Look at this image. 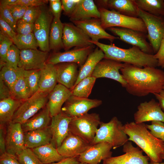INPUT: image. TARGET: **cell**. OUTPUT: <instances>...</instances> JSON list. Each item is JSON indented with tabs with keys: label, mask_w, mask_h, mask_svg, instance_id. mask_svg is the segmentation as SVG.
<instances>
[{
	"label": "cell",
	"mask_w": 164,
	"mask_h": 164,
	"mask_svg": "<svg viewBox=\"0 0 164 164\" xmlns=\"http://www.w3.org/2000/svg\"><path fill=\"white\" fill-rule=\"evenodd\" d=\"M78 164H87L86 163H85L80 162Z\"/></svg>",
	"instance_id": "be15d7a7"
},
{
	"label": "cell",
	"mask_w": 164,
	"mask_h": 164,
	"mask_svg": "<svg viewBox=\"0 0 164 164\" xmlns=\"http://www.w3.org/2000/svg\"><path fill=\"white\" fill-rule=\"evenodd\" d=\"M154 57L158 61L157 67L164 68V39L162 40L159 49Z\"/></svg>",
	"instance_id": "db71d44e"
},
{
	"label": "cell",
	"mask_w": 164,
	"mask_h": 164,
	"mask_svg": "<svg viewBox=\"0 0 164 164\" xmlns=\"http://www.w3.org/2000/svg\"><path fill=\"white\" fill-rule=\"evenodd\" d=\"M161 157L162 159H164V153L161 155Z\"/></svg>",
	"instance_id": "6125c7cd"
},
{
	"label": "cell",
	"mask_w": 164,
	"mask_h": 164,
	"mask_svg": "<svg viewBox=\"0 0 164 164\" xmlns=\"http://www.w3.org/2000/svg\"><path fill=\"white\" fill-rule=\"evenodd\" d=\"M20 50L14 44L9 48L6 58V65L17 68L20 60Z\"/></svg>",
	"instance_id": "b9f144b4"
},
{
	"label": "cell",
	"mask_w": 164,
	"mask_h": 164,
	"mask_svg": "<svg viewBox=\"0 0 164 164\" xmlns=\"http://www.w3.org/2000/svg\"><path fill=\"white\" fill-rule=\"evenodd\" d=\"M41 70H24V75L27 80L31 96L38 90Z\"/></svg>",
	"instance_id": "f35d334b"
},
{
	"label": "cell",
	"mask_w": 164,
	"mask_h": 164,
	"mask_svg": "<svg viewBox=\"0 0 164 164\" xmlns=\"http://www.w3.org/2000/svg\"><path fill=\"white\" fill-rule=\"evenodd\" d=\"M91 39L80 28L73 23H63L62 41L63 48L68 50L73 47H81L91 45Z\"/></svg>",
	"instance_id": "4fadbf2b"
},
{
	"label": "cell",
	"mask_w": 164,
	"mask_h": 164,
	"mask_svg": "<svg viewBox=\"0 0 164 164\" xmlns=\"http://www.w3.org/2000/svg\"><path fill=\"white\" fill-rule=\"evenodd\" d=\"M52 134L49 126L45 128L24 132L26 148L33 149L51 143Z\"/></svg>",
	"instance_id": "4316f807"
},
{
	"label": "cell",
	"mask_w": 164,
	"mask_h": 164,
	"mask_svg": "<svg viewBox=\"0 0 164 164\" xmlns=\"http://www.w3.org/2000/svg\"><path fill=\"white\" fill-rule=\"evenodd\" d=\"M96 79L95 77L91 76L82 80L71 90L72 95L80 97L88 98Z\"/></svg>",
	"instance_id": "8d00e7d4"
},
{
	"label": "cell",
	"mask_w": 164,
	"mask_h": 164,
	"mask_svg": "<svg viewBox=\"0 0 164 164\" xmlns=\"http://www.w3.org/2000/svg\"><path fill=\"white\" fill-rule=\"evenodd\" d=\"M150 133L155 137L164 142V123L160 121H151L150 125L146 124Z\"/></svg>",
	"instance_id": "7bdbcfd3"
},
{
	"label": "cell",
	"mask_w": 164,
	"mask_h": 164,
	"mask_svg": "<svg viewBox=\"0 0 164 164\" xmlns=\"http://www.w3.org/2000/svg\"><path fill=\"white\" fill-rule=\"evenodd\" d=\"M17 0H1L0 5L3 6H10L15 5Z\"/></svg>",
	"instance_id": "91938a15"
},
{
	"label": "cell",
	"mask_w": 164,
	"mask_h": 164,
	"mask_svg": "<svg viewBox=\"0 0 164 164\" xmlns=\"http://www.w3.org/2000/svg\"><path fill=\"white\" fill-rule=\"evenodd\" d=\"M12 40L0 33V67L6 64V58L10 47L13 44Z\"/></svg>",
	"instance_id": "60d3db41"
},
{
	"label": "cell",
	"mask_w": 164,
	"mask_h": 164,
	"mask_svg": "<svg viewBox=\"0 0 164 164\" xmlns=\"http://www.w3.org/2000/svg\"><path fill=\"white\" fill-rule=\"evenodd\" d=\"M0 17L9 25L15 32L17 21L14 18L7 6L0 5Z\"/></svg>",
	"instance_id": "bcb514c9"
},
{
	"label": "cell",
	"mask_w": 164,
	"mask_h": 164,
	"mask_svg": "<svg viewBox=\"0 0 164 164\" xmlns=\"http://www.w3.org/2000/svg\"><path fill=\"white\" fill-rule=\"evenodd\" d=\"M0 164H21L15 155L7 152L0 155Z\"/></svg>",
	"instance_id": "816d5d0a"
},
{
	"label": "cell",
	"mask_w": 164,
	"mask_h": 164,
	"mask_svg": "<svg viewBox=\"0 0 164 164\" xmlns=\"http://www.w3.org/2000/svg\"><path fill=\"white\" fill-rule=\"evenodd\" d=\"M134 122L136 123L154 121L164 123V112L159 102L153 98L140 103L134 114Z\"/></svg>",
	"instance_id": "2e32d148"
},
{
	"label": "cell",
	"mask_w": 164,
	"mask_h": 164,
	"mask_svg": "<svg viewBox=\"0 0 164 164\" xmlns=\"http://www.w3.org/2000/svg\"><path fill=\"white\" fill-rule=\"evenodd\" d=\"M101 100L80 97L72 95L66 101L61 111L69 117H78L86 113L91 109L99 106Z\"/></svg>",
	"instance_id": "5bb4252c"
},
{
	"label": "cell",
	"mask_w": 164,
	"mask_h": 164,
	"mask_svg": "<svg viewBox=\"0 0 164 164\" xmlns=\"http://www.w3.org/2000/svg\"><path fill=\"white\" fill-rule=\"evenodd\" d=\"M55 65L57 82L71 91L78 77L79 66L73 63H63Z\"/></svg>",
	"instance_id": "cb8c5ba5"
},
{
	"label": "cell",
	"mask_w": 164,
	"mask_h": 164,
	"mask_svg": "<svg viewBox=\"0 0 164 164\" xmlns=\"http://www.w3.org/2000/svg\"><path fill=\"white\" fill-rule=\"evenodd\" d=\"M79 155L65 158L59 162L48 164H78L80 163L78 161Z\"/></svg>",
	"instance_id": "6f0895ef"
},
{
	"label": "cell",
	"mask_w": 164,
	"mask_h": 164,
	"mask_svg": "<svg viewBox=\"0 0 164 164\" xmlns=\"http://www.w3.org/2000/svg\"><path fill=\"white\" fill-rule=\"evenodd\" d=\"M120 71L129 94L138 97L159 93L164 87V71L156 67H140L125 63Z\"/></svg>",
	"instance_id": "6da1fadb"
},
{
	"label": "cell",
	"mask_w": 164,
	"mask_h": 164,
	"mask_svg": "<svg viewBox=\"0 0 164 164\" xmlns=\"http://www.w3.org/2000/svg\"><path fill=\"white\" fill-rule=\"evenodd\" d=\"M149 164H164V162H159V163H154L152 162H149Z\"/></svg>",
	"instance_id": "94428289"
},
{
	"label": "cell",
	"mask_w": 164,
	"mask_h": 164,
	"mask_svg": "<svg viewBox=\"0 0 164 164\" xmlns=\"http://www.w3.org/2000/svg\"><path fill=\"white\" fill-rule=\"evenodd\" d=\"M49 94L37 91L23 101L15 113L12 122L22 124L33 117L46 105Z\"/></svg>",
	"instance_id": "52a82bcc"
},
{
	"label": "cell",
	"mask_w": 164,
	"mask_h": 164,
	"mask_svg": "<svg viewBox=\"0 0 164 164\" xmlns=\"http://www.w3.org/2000/svg\"><path fill=\"white\" fill-rule=\"evenodd\" d=\"M34 24L27 22L22 19L17 21L16 32L17 34L26 35L33 33Z\"/></svg>",
	"instance_id": "7dc6e473"
},
{
	"label": "cell",
	"mask_w": 164,
	"mask_h": 164,
	"mask_svg": "<svg viewBox=\"0 0 164 164\" xmlns=\"http://www.w3.org/2000/svg\"><path fill=\"white\" fill-rule=\"evenodd\" d=\"M0 33L9 38L15 44L16 41V33L10 26L0 17Z\"/></svg>",
	"instance_id": "f6af8a7d"
},
{
	"label": "cell",
	"mask_w": 164,
	"mask_h": 164,
	"mask_svg": "<svg viewBox=\"0 0 164 164\" xmlns=\"http://www.w3.org/2000/svg\"><path fill=\"white\" fill-rule=\"evenodd\" d=\"M11 92L12 98L23 101L31 96L27 80L24 75V72L13 85Z\"/></svg>",
	"instance_id": "e575fe53"
},
{
	"label": "cell",
	"mask_w": 164,
	"mask_h": 164,
	"mask_svg": "<svg viewBox=\"0 0 164 164\" xmlns=\"http://www.w3.org/2000/svg\"><path fill=\"white\" fill-rule=\"evenodd\" d=\"M24 70L17 67L15 68L7 65L0 68V79L9 87L11 91L13 87Z\"/></svg>",
	"instance_id": "d590c367"
},
{
	"label": "cell",
	"mask_w": 164,
	"mask_h": 164,
	"mask_svg": "<svg viewBox=\"0 0 164 164\" xmlns=\"http://www.w3.org/2000/svg\"><path fill=\"white\" fill-rule=\"evenodd\" d=\"M97 8L113 10L128 16L138 18L139 11L135 0H101L95 1Z\"/></svg>",
	"instance_id": "603a6c76"
},
{
	"label": "cell",
	"mask_w": 164,
	"mask_h": 164,
	"mask_svg": "<svg viewBox=\"0 0 164 164\" xmlns=\"http://www.w3.org/2000/svg\"><path fill=\"white\" fill-rule=\"evenodd\" d=\"M63 23L60 19L54 18L52 22L49 36L50 50L58 52L63 48L62 41Z\"/></svg>",
	"instance_id": "d6a6232c"
},
{
	"label": "cell",
	"mask_w": 164,
	"mask_h": 164,
	"mask_svg": "<svg viewBox=\"0 0 164 164\" xmlns=\"http://www.w3.org/2000/svg\"><path fill=\"white\" fill-rule=\"evenodd\" d=\"M104 57L102 50L97 47L94 49L89 54L84 63L80 67L78 77L74 87L82 80L91 76L97 64Z\"/></svg>",
	"instance_id": "f546056e"
},
{
	"label": "cell",
	"mask_w": 164,
	"mask_h": 164,
	"mask_svg": "<svg viewBox=\"0 0 164 164\" xmlns=\"http://www.w3.org/2000/svg\"><path fill=\"white\" fill-rule=\"evenodd\" d=\"M101 121L98 114L87 113L79 117L72 118L69 124V131L91 144Z\"/></svg>",
	"instance_id": "8992f818"
},
{
	"label": "cell",
	"mask_w": 164,
	"mask_h": 164,
	"mask_svg": "<svg viewBox=\"0 0 164 164\" xmlns=\"http://www.w3.org/2000/svg\"><path fill=\"white\" fill-rule=\"evenodd\" d=\"M7 6L14 18L17 22L22 19L28 7L19 4Z\"/></svg>",
	"instance_id": "c3c4849f"
},
{
	"label": "cell",
	"mask_w": 164,
	"mask_h": 164,
	"mask_svg": "<svg viewBox=\"0 0 164 164\" xmlns=\"http://www.w3.org/2000/svg\"><path fill=\"white\" fill-rule=\"evenodd\" d=\"M7 126L5 131L6 152L16 155L26 148L24 132L19 123L11 122Z\"/></svg>",
	"instance_id": "e0dca14e"
},
{
	"label": "cell",
	"mask_w": 164,
	"mask_h": 164,
	"mask_svg": "<svg viewBox=\"0 0 164 164\" xmlns=\"http://www.w3.org/2000/svg\"><path fill=\"white\" fill-rule=\"evenodd\" d=\"M72 95L70 89L60 84H56L49 93L47 104L51 117L61 112L62 105Z\"/></svg>",
	"instance_id": "d4e9b609"
},
{
	"label": "cell",
	"mask_w": 164,
	"mask_h": 164,
	"mask_svg": "<svg viewBox=\"0 0 164 164\" xmlns=\"http://www.w3.org/2000/svg\"><path fill=\"white\" fill-rule=\"evenodd\" d=\"M49 2L50 10L54 18L60 19L61 12L63 10L61 1L60 0H48Z\"/></svg>",
	"instance_id": "f907efd6"
},
{
	"label": "cell",
	"mask_w": 164,
	"mask_h": 164,
	"mask_svg": "<svg viewBox=\"0 0 164 164\" xmlns=\"http://www.w3.org/2000/svg\"><path fill=\"white\" fill-rule=\"evenodd\" d=\"M123 146L124 154L112 156L103 161L102 164H149V157L143 155L139 147L133 146L131 141H128Z\"/></svg>",
	"instance_id": "7c38bea8"
},
{
	"label": "cell",
	"mask_w": 164,
	"mask_h": 164,
	"mask_svg": "<svg viewBox=\"0 0 164 164\" xmlns=\"http://www.w3.org/2000/svg\"><path fill=\"white\" fill-rule=\"evenodd\" d=\"M90 42L100 49L104 53V59H111L140 67H156L158 61L154 55L146 53L139 48L133 46L128 49L118 47L111 43L110 44L99 41L90 40Z\"/></svg>",
	"instance_id": "3957f363"
},
{
	"label": "cell",
	"mask_w": 164,
	"mask_h": 164,
	"mask_svg": "<svg viewBox=\"0 0 164 164\" xmlns=\"http://www.w3.org/2000/svg\"><path fill=\"white\" fill-rule=\"evenodd\" d=\"M162 110H164V89L162 90L159 93L154 94Z\"/></svg>",
	"instance_id": "680465c9"
},
{
	"label": "cell",
	"mask_w": 164,
	"mask_h": 164,
	"mask_svg": "<svg viewBox=\"0 0 164 164\" xmlns=\"http://www.w3.org/2000/svg\"><path fill=\"white\" fill-rule=\"evenodd\" d=\"M72 22L82 29L92 41H99L100 39H104L112 43L114 40L119 39L105 31L101 26L100 19L93 18Z\"/></svg>",
	"instance_id": "ac0fdd59"
},
{
	"label": "cell",
	"mask_w": 164,
	"mask_h": 164,
	"mask_svg": "<svg viewBox=\"0 0 164 164\" xmlns=\"http://www.w3.org/2000/svg\"><path fill=\"white\" fill-rule=\"evenodd\" d=\"M12 97L11 90L9 87L0 79V100Z\"/></svg>",
	"instance_id": "11a10c76"
},
{
	"label": "cell",
	"mask_w": 164,
	"mask_h": 164,
	"mask_svg": "<svg viewBox=\"0 0 164 164\" xmlns=\"http://www.w3.org/2000/svg\"><path fill=\"white\" fill-rule=\"evenodd\" d=\"M79 0H61L64 14L69 17L74 11Z\"/></svg>",
	"instance_id": "681fc988"
},
{
	"label": "cell",
	"mask_w": 164,
	"mask_h": 164,
	"mask_svg": "<svg viewBox=\"0 0 164 164\" xmlns=\"http://www.w3.org/2000/svg\"><path fill=\"white\" fill-rule=\"evenodd\" d=\"M72 22L91 18H100V14L93 0H80L69 17Z\"/></svg>",
	"instance_id": "484cf974"
},
{
	"label": "cell",
	"mask_w": 164,
	"mask_h": 164,
	"mask_svg": "<svg viewBox=\"0 0 164 164\" xmlns=\"http://www.w3.org/2000/svg\"><path fill=\"white\" fill-rule=\"evenodd\" d=\"M138 17L146 26L148 39L155 54L164 39V17L153 15L140 9Z\"/></svg>",
	"instance_id": "ba28073f"
},
{
	"label": "cell",
	"mask_w": 164,
	"mask_h": 164,
	"mask_svg": "<svg viewBox=\"0 0 164 164\" xmlns=\"http://www.w3.org/2000/svg\"><path fill=\"white\" fill-rule=\"evenodd\" d=\"M139 9L153 15L164 17V0H135Z\"/></svg>",
	"instance_id": "836d02e7"
},
{
	"label": "cell",
	"mask_w": 164,
	"mask_h": 164,
	"mask_svg": "<svg viewBox=\"0 0 164 164\" xmlns=\"http://www.w3.org/2000/svg\"><path fill=\"white\" fill-rule=\"evenodd\" d=\"M122 129L128 136V141L137 145L149 157L151 162L162 161L161 155L164 153V142L154 137L149 131L144 123L127 122Z\"/></svg>",
	"instance_id": "7a4b0ae2"
},
{
	"label": "cell",
	"mask_w": 164,
	"mask_h": 164,
	"mask_svg": "<svg viewBox=\"0 0 164 164\" xmlns=\"http://www.w3.org/2000/svg\"><path fill=\"white\" fill-rule=\"evenodd\" d=\"M23 102L10 97L0 101V125L5 126L12 122L16 111Z\"/></svg>",
	"instance_id": "4dcf8cb0"
},
{
	"label": "cell",
	"mask_w": 164,
	"mask_h": 164,
	"mask_svg": "<svg viewBox=\"0 0 164 164\" xmlns=\"http://www.w3.org/2000/svg\"><path fill=\"white\" fill-rule=\"evenodd\" d=\"M91 144L70 132L61 144L56 149L65 158L79 155L85 152Z\"/></svg>",
	"instance_id": "7402d4cb"
},
{
	"label": "cell",
	"mask_w": 164,
	"mask_h": 164,
	"mask_svg": "<svg viewBox=\"0 0 164 164\" xmlns=\"http://www.w3.org/2000/svg\"><path fill=\"white\" fill-rule=\"evenodd\" d=\"M107 29L123 42L139 48L144 52L153 55L152 48L147 40L146 33L132 29L118 27H110Z\"/></svg>",
	"instance_id": "30bf717a"
},
{
	"label": "cell",
	"mask_w": 164,
	"mask_h": 164,
	"mask_svg": "<svg viewBox=\"0 0 164 164\" xmlns=\"http://www.w3.org/2000/svg\"><path fill=\"white\" fill-rule=\"evenodd\" d=\"M113 148L109 143L100 142L91 145L78 158L79 162L87 164H98L101 160H104L112 157Z\"/></svg>",
	"instance_id": "44dd1931"
},
{
	"label": "cell",
	"mask_w": 164,
	"mask_h": 164,
	"mask_svg": "<svg viewBox=\"0 0 164 164\" xmlns=\"http://www.w3.org/2000/svg\"><path fill=\"white\" fill-rule=\"evenodd\" d=\"M125 64V63L111 59H103L97 64L91 76L96 79L105 77L114 80L125 88L127 83L119 70Z\"/></svg>",
	"instance_id": "9a60e30c"
},
{
	"label": "cell",
	"mask_w": 164,
	"mask_h": 164,
	"mask_svg": "<svg viewBox=\"0 0 164 164\" xmlns=\"http://www.w3.org/2000/svg\"><path fill=\"white\" fill-rule=\"evenodd\" d=\"M72 118L62 111L51 117L49 125L52 136L50 143L56 148L60 146L69 134V124Z\"/></svg>",
	"instance_id": "d6986e66"
},
{
	"label": "cell",
	"mask_w": 164,
	"mask_h": 164,
	"mask_svg": "<svg viewBox=\"0 0 164 164\" xmlns=\"http://www.w3.org/2000/svg\"><path fill=\"white\" fill-rule=\"evenodd\" d=\"M5 126L0 125V154H3L5 152Z\"/></svg>",
	"instance_id": "9f6ffc18"
},
{
	"label": "cell",
	"mask_w": 164,
	"mask_h": 164,
	"mask_svg": "<svg viewBox=\"0 0 164 164\" xmlns=\"http://www.w3.org/2000/svg\"><path fill=\"white\" fill-rule=\"evenodd\" d=\"M98 8L100 14L101 25L105 30L110 27H118L147 33L144 22L139 17L128 16L104 8Z\"/></svg>",
	"instance_id": "5b68a950"
},
{
	"label": "cell",
	"mask_w": 164,
	"mask_h": 164,
	"mask_svg": "<svg viewBox=\"0 0 164 164\" xmlns=\"http://www.w3.org/2000/svg\"><path fill=\"white\" fill-rule=\"evenodd\" d=\"M163 89H164V87H163Z\"/></svg>",
	"instance_id": "e7e4bbea"
},
{
	"label": "cell",
	"mask_w": 164,
	"mask_h": 164,
	"mask_svg": "<svg viewBox=\"0 0 164 164\" xmlns=\"http://www.w3.org/2000/svg\"><path fill=\"white\" fill-rule=\"evenodd\" d=\"M123 125L116 117H114L107 123L101 121L91 145L107 142L113 149L123 145L128 141V138L122 129Z\"/></svg>",
	"instance_id": "277c9868"
},
{
	"label": "cell",
	"mask_w": 164,
	"mask_h": 164,
	"mask_svg": "<svg viewBox=\"0 0 164 164\" xmlns=\"http://www.w3.org/2000/svg\"><path fill=\"white\" fill-rule=\"evenodd\" d=\"M15 155L21 164H43L30 149L25 148Z\"/></svg>",
	"instance_id": "ab89813d"
},
{
	"label": "cell",
	"mask_w": 164,
	"mask_h": 164,
	"mask_svg": "<svg viewBox=\"0 0 164 164\" xmlns=\"http://www.w3.org/2000/svg\"><path fill=\"white\" fill-rule=\"evenodd\" d=\"M31 149L43 164L59 162L65 158L51 143Z\"/></svg>",
	"instance_id": "1f68e13d"
},
{
	"label": "cell",
	"mask_w": 164,
	"mask_h": 164,
	"mask_svg": "<svg viewBox=\"0 0 164 164\" xmlns=\"http://www.w3.org/2000/svg\"><path fill=\"white\" fill-rule=\"evenodd\" d=\"M41 11L34 24L33 33L40 50L48 52L49 36L53 16L50 9L45 5L41 6Z\"/></svg>",
	"instance_id": "9c48e42d"
},
{
	"label": "cell",
	"mask_w": 164,
	"mask_h": 164,
	"mask_svg": "<svg viewBox=\"0 0 164 164\" xmlns=\"http://www.w3.org/2000/svg\"><path fill=\"white\" fill-rule=\"evenodd\" d=\"M15 45L20 50L25 49L37 50L38 43L33 33L26 35L16 34Z\"/></svg>",
	"instance_id": "74e56055"
},
{
	"label": "cell",
	"mask_w": 164,
	"mask_h": 164,
	"mask_svg": "<svg viewBox=\"0 0 164 164\" xmlns=\"http://www.w3.org/2000/svg\"><path fill=\"white\" fill-rule=\"evenodd\" d=\"M41 6L28 7L22 19L28 23L34 24L40 13Z\"/></svg>",
	"instance_id": "ee69618b"
},
{
	"label": "cell",
	"mask_w": 164,
	"mask_h": 164,
	"mask_svg": "<svg viewBox=\"0 0 164 164\" xmlns=\"http://www.w3.org/2000/svg\"><path fill=\"white\" fill-rule=\"evenodd\" d=\"M48 1L43 0H17L15 5L19 4L28 7H40L45 5Z\"/></svg>",
	"instance_id": "f5cc1de1"
},
{
	"label": "cell",
	"mask_w": 164,
	"mask_h": 164,
	"mask_svg": "<svg viewBox=\"0 0 164 164\" xmlns=\"http://www.w3.org/2000/svg\"><path fill=\"white\" fill-rule=\"evenodd\" d=\"M51 120L49 107L47 105L35 115L21 124L24 132L43 129L48 127Z\"/></svg>",
	"instance_id": "83f0119b"
},
{
	"label": "cell",
	"mask_w": 164,
	"mask_h": 164,
	"mask_svg": "<svg viewBox=\"0 0 164 164\" xmlns=\"http://www.w3.org/2000/svg\"><path fill=\"white\" fill-rule=\"evenodd\" d=\"M48 52L35 49L20 50L18 67L25 70H41L46 63Z\"/></svg>",
	"instance_id": "ffe728a7"
},
{
	"label": "cell",
	"mask_w": 164,
	"mask_h": 164,
	"mask_svg": "<svg viewBox=\"0 0 164 164\" xmlns=\"http://www.w3.org/2000/svg\"><path fill=\"white\" fill-rule=\"evenodd\" d=\"M38 91L49 94L56 85V71L55 65L46 63L41 70Z\"/></svg>",
	"instance_id": "f1b7e54d"
},
{
	"label": "cell",
	"mask_w": 164,
	"mask_h": 164,
	"mask_svg": "<svg viewBox=\"0 0 164 164\" xmlns=\"http://www.w3.org/2000/svg\"><path fill=\"white\" fill-rule=\"evenodd\" d=\"M94 45L93 44L84 47H75L63 52H54L49 56L46 63L55 65L63 63H73L80 67L94 50Z\"/></svg>",
	"instance_id": "8fae6325"
}]
</instances>
